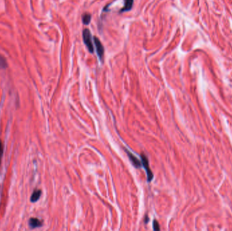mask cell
<instances>
[{"label":"cell","instance_id":"1","mask_svg":"<svg viewBox=\"0 0 232 231\" xmlns=\"http://www.w3.org/2000/svg\"><path fill=\"white\" fill-rule=\"evenodd\" d=\"M83 40H84V42L85 45L86 46L88 51H89L90 53H93L94 46L92 44V35H91L90 30L88 29V28H85V29L83 31Z\"/></svg>","mask_w":232,"mask_h":231},{"label":"cell","instance_id":"2","mask_svg":"<svg viewBox=\"0 0 232 231\" xmlns=\"http://www.w3.org/2000/svg\"><path fill=\"white\" fill-rule=\"evenodd\" d=\"M140 158H141L142 165L143 166V167L145 168L146 173H147V181L151 182L153 178V174L152 170H151V169L149 167V164L148 159L144 154H141V155H140Z\"/></svg>","mask_w":232,"mask_h":231},{"label":"cell","instance_id":"3","mask_svg":"<svg viewBox=\"0 0 232 231\" xmlns=\"http://www.w3.org/2000/svg\"><path fill=\"white\" fill-rule=\"evenodd\" d=\"M94 42L96 47V51L101 61H103L104 56V47L101 43V41L96 37H94Z\"/></svg>","mask_w":232,"mask_h":231},{"label":"cell","instance_id":"4","mask_svg":"<svg viewBox=\"0 0 232 231\" xmlns=\"http://www.w3.org/2000/svg\"><path fill=\"white\" fill-rule=\"evenodd\" d=\"M126 151L127 153V154L128 155V157L130 158V159L131 160L132 164H133L136 167H139H139H141V162H140V161L136 157L134 156V155H133L131 153L129 152L128 150H126Z\"/></svg>","mask_w":232,"mask_h":231},{"label":"cell","instance_id":"5","mask_svg":"<svg viewBox=\"0 0 232 231\" xmlns=\"http://www.w3.org/2000/svg\"><path fill=\"white\" fill-rule=\"evenodd\" d=\"M124 7L120 10L119 12H128L132 9V6H133V0H124Z\"/></svg>","mask_w":232,"mask_h":231},{"label":"cell","instance_id":"6","mask_svg":"<svg viewBox=\"0 0 232 231\" xmlns=\"http://www.w3.org/2000/svg\"><path fill=\"white\" fill-rule=\"evenodd\" d=\"M29 224L32 228L39 227L41 226V222L37 218H31L30 219Z\"/></svg>","mask_w":232,"mask_h":231},{"label":"cell","instance_id":"7","mask_svg":"<svg viewBox=\"0 0 232 231\" xmlns=\"http://www.w3.org/2000/svg\"><path fill=\"white\" fill-rule=\"evenodd\" d=\"M41 192L40 190H37V191H34V193H33L32 196H31V201L32 202L37 201L41 196Z\"/></svg>","mask_w":232,"mask_h":231},{"label":"cell","instance_id":"8","mask_svg":"<svg viewBox=\"0 0 232 231\" xmlns=\"http://www.w3.org/2000/svg\"><path fill=\"white\" fill-rule=\"evenodd\" d=\"M90 20H91V15L90 14L86 13V14H83L82 21L84 25H89L90 22Z\"/></svg>","mask_w":232,"mask_h":231},{"label":"cell","instance_id":"9","mask_svg":"<svg viewBox=\"0 0 232 231\" xmlns=\"http://www.w3.org/2000/svg\"><path fill=\"white\" fill-rule=\"evenodd\" d=\"M7 67V62L6 58L0 54V69H5Z\"/></svg>","mask_w":232,"mask_h":231},{"label":"cell","instance_id":"10","mask_svg":"<svg viewBox=\"0 0 232 231\" xmlns=\"http://www.w3.org/2000/svg\"><path fill=\"white\" fill-rule=\"evenodd\" d=\"M153 229H154L155 230H158L160 229V226H159L158 222L156 221L155 220H154V221H153Z\"/></svg>","mask_w":232,"mask_h":231},{"label":"cell","instance_id":"11","mask_svg":"<svg viewBox=\"0 0 232 231\" xmlns=\"http://www.w3.org/2000/svg\"><path fill=\"white\" fill-rule=\"evenodd\" d=\"M2 153H3V148H2V142L0 141V162H1V159L2 157Z\"/></svg>","mask_w":232,"mask_h":231},{"label":"cell","instance_id":"12","mask_svg":"<svg viewBox=\"0 0 232 231\" xmlns=\"http://www.w3.org/2000/svg\"><path fill=\"white\" fill-rule=\"evenodd\" d=\"M147 222H148V218H147V217L146 216V217H145V222L147 223Z\"/></svg>","mask_w":232,"mask_h":231}]
</instances>
